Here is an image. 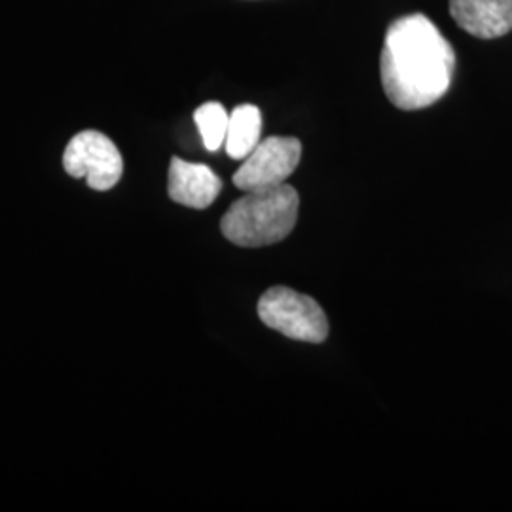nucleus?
I'll return each mask as SVG.
<instances>
[{
	"label": "nucleus",
	"instance_id": "f257e3e1",
	"mask_svg": "<svg viewBox=\"0 0 512 512\" xmlns=\"http://www.w3.org/2000/svg\"><path fill=\"white\" fill-rule=\"evenodd\" d=\"M454 71V48L427 16L410 14L387 27L380 74L385 95L397 109L435 105L450 90Z\"/></svg>",
	"mask_w": 512,
	"mask_h": 512
},
{
	"label": "nucleus",
	"instance_id": "1a4fd4ad",
	"mask_svg": "<svg viewBox=\"0 0 512 512\" xmlns=\"http://www.w3.org/2000/svg\"><path fill=\"white\" fill-rule=\"evenodd\" d=\"M194 122L202 133L205 148L209 152L220 150L226 141L228 122H230V114L226 112V109L217 101L203 103L202 107H198L194 112Z\"/></svg>",
	"mask_w": 512,
	"mask_h": 512
},
{
	"label": "nucleus",
	"instance_id": "423d86ee",
	"mask_svg": "<svg viewBox=\"0 0 512 512\" xmlns=\"http://www.w3.org/2000/svg\"><path fill=\"white\" fill-rule=\"evenodd\" d=\"M222 190L219 175L203 164L173 158L169 164L167 194L179 205L190 209H207Z\"/></svg>",
	"mask_w": 512,
	"mask_h": 512
},
{
	"label": "nucleus",
	"instance_id": "7ed1b4c3",
	"mask_svg": "<svg viewBox=\"0 0 512 512\" xmlns=\"http://www.w3.org/2000/svg\"><path fill=\"white\" fill-rule=\"evenodd\" d=\"M258 317L266 327L298 342L321 344L329 336V319L323 308L311 296L289 287H272L262 294Z\"/></svg>",
	"mask_w": 512,
	"mask_h": 512
},
{
	"label": "nucleus",
	"instance_id": "39448f33",
	"mask_svg": "<svg viewBox=\"0 0 512 512\" xmlns=\"http://www.w3.org/2000/svg\"><path fill=\"white\" fill-rule=\"evenodd\" d=\"M302 158V143L294 137H268L256 145L234 175L239 190L249 192L285 184Z\"/></svg>",
	"mask_w": 512,
	"mask_h": 512
},
{
	"label": "nucleus",
	"instance_id": "6e6552de",
	"mask_svg": "<svg viewBox=\"0 0 512 512\" xmlns=\"http://www.w3.org/2000/svg\"><path fill=\"white\" fill-rule=\"evenodd\" d=\"M260 135H262L260 109L255 105H239L232 110L230 122H228V133L224 141L228 156L234 160H245L260 143Z\"/></svg>",
	"mask_w": 512,
	"mask_h": 512
},
{
	"label": "nucleus",
	"instance_id": "0eeeda50",
	"mask_svg": "<svg viewBox=\"0 0 512 512\" xmlns=\"http://www.w3.org/2000/svg\"><path fill=\"white\" fill-rule=\"evenodd\" d=\"M450 14L476 38H499L512 31V0H450Z\"/></svg>",
	"mask_w": 512,
	"mask_h": 512
},
{
	"label": "nucleus",
	"instance_id": "20e7f679",
	"mask_svg": "<svg viewBox=\"0 0 512 512\" xmlns=\"http://www.w3.org/2000/svg\"><path fill=\"white\" fill-rule=\"evenodd\" d=\"M63 167L74 179H86L93 190L107 192L120 183L124 160L105 133L86 129L74 135L65 148Z\"/></svg>",
	"mask_w": 512,
	"mask_h": 512
},
{
	"label": "nucleus",
	"instance_id": "f03ea898",
	"mask_svg": "<svg viewBox=\"0 0 512 512\" xmlns=\"http://www.w3.org/2000/svg\"><path fill=\"white\" fill-rule=\"evenodd\" d=\"M298 207V192L289 184L249 190L220 220L222 236L247 249L274 245L291 236Z\"/></svg>",
	"mask_w": 512,
	"mask_h": 512
}]
</instances>
